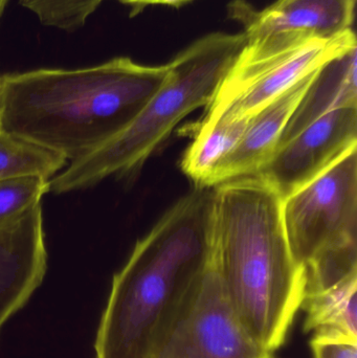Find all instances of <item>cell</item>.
Returning <instances> with one entry per match:
<instances>
[{"instance_id": "obj_1", "label": "cell", "mask_w": 357, "mask_h": 358, "mask_svg": "<svg viewBox=\"0 0 357 358\" xmlns=\"http://www.w3.org/2000/svg\"><path fill=\"white\" fill-rule=\"evenodd\" d=\"M212 263L241 325L272 355L303 304L306 275L289 250L282 199L257 176L214 187Z\"/></svg>"}, {"instance_id": "obj_2", "label": "cell", "mask_w": 357, "mask_h": 358, "mask_svg": "<svg viewBox=\"0 0 357 358\" xmlns=\"http://www.w3.org/2000/svg\"><path fill=\"white\" fill-rule=\"evenodd\" d=\"M214 187L180 198L115 273L94 342L96 358H146L211 263Z\"/></svg>"}, {"instance_id": "obj_3", "label": "cell", "mask_w": 357, "mask_h": 358, "mask_svg": "<svg viewBox=\"0 0 357 358\" xmlns=\"http://www.w3.org/2000/svg\"><path fill=\"white\" fill-rule=\"evenodd\" d=\"M168 66L119 57L77 69L1 76V130L75 161L129 125L165 82Z\"/></svg>"}, {"instance_id": "obj_4", "label": "cell", "mask_w": 357, "mask_h": 358, "mask_svg": "<svg viewBox=\"0 0 357 358\" xmlns=\"http://www.w3.org/2000/svg\"><path fill=\"white\" fill-rule=\"evenodd\" d=\"M245 44L243 33H212L180 52L168 63L163 85L133 121L96 150L69 162L48 181L50 192L71 193L138 172L187 115L211 104Z\"/></svg>"}, {"instance_id": "obj_5", "label": "cell", "mask_w": 357, "mask_h": 358, "mask_svg": "<svg viewBox=\"0 0 357 358\" xmlns=\"http://www.w3.org/2000/svg\"><path fill=\"white\" fill-rule=\"evenodd\" d=\"M282 220L303 269L327 252L357 244V149L283 200Z\"/></svg>"}, {"instance_id": "obj_6", "label": "cell", "mask_w": 357, "mask_h": 358, "mask_svg": "<svg viewBox=\"0 0 357 358\" xmlns=\"http://www.w3.org/2000/svg\"><path fill=\"white\" fill-rule=\"evenodd\" d=\"M354 43L356 33L350 29L335 39L309 40L278 52L249 54L243 48L220 83L203 121L249 119Z\"/></svg>"}, {"instance_id": "obj_7", "label": "cell", "mask_w": 357, "mask_h": 358, "mask_svg": "<svg viewBox=\"0 0 357 358\" xmlns=\"http://www.w3.org/2000/svg\"><path fill=\"white\" fill-rule=\"evenodd\" d=\"M241 325L210 263L180 313L146 358H268Z\"/></svg>"}, {"instance_id": "obj_8", "label": "cell", "mask_w": 357, "mask_h": 358, "mask_svg": "<svg viewBox=\"0 0 357 358\" xmlns=\"http://www.w3.org/2000/svg\"><path fill=\"white\" fill-rule=\"evenodd\" d=\"M356 0H276L257 10L245 0L232 2L230 16L242 24L245 52L265 54L309 40H330L352 29Z\"/></svg>"}, {"instance_id": "obj_9", "label": "cell", "mask_w": 357, "mask_h": 358, "mask_svg": "<svg viewBox=\"0 0 357 358\" xmlns=\"http://www.w3.org/2000/svg\"><path fill=\"white\" fill-rule=\"evenodd\" d=\"M357 149V107L327 113L279 146L253 174L286 199Z\"/></svg>"}, {"instance_id": "obj_10", "label": "cell", "mask_w": 357, "mask_h": 358, "mask_svg": "<svg viewBox=\"0 0 357 358\" xmlns=\"http://www.w3.org/2000/svg\"><path fill=\"white\" fill-rule=\"evenodd\" d=\"M48 269L41 203L0 227V328L29 302Z\"/></svg>"}, {"instance_id": "obj_11", "label": "cell", "mask_w": 357, "mask_h": 358, "mask_svg": "<svg viewBox=\"0 0 357 358\" xmlns=\"http://www.w3.org/2000/svg\"><path fill=\"white\" fill-rule=\"evenodd\" d=\"M316 71L249 117L242 138L216 170L212 187L233 179L253 176L272 157Z\"/></svg>"}, {"instance_id": "obj_12", "label": "cell", "mask_w": 357, "mask_h": 358, "mask_svg": "<svg viewBox=\"0 0 357 358\" xmlns=\"http://www.w3.org/2000/svg\"><path fill=\"white\" fill-rule=\"evenodd\" d=\"M345 107H357L356 43L329 59L316 71L278 147L327 113Z\"/></svg>"}, {"instance_id": "obj_13", "label": "cell", "mask_w": 357, "mask_h": 358, "mask_svg": "<svg viewBox=\"0 0 357 358\" xmlns=\"http://www.w3.org/2000/svg\"><path fill=\"white\" fill-rule=\"evenodd\" d=\"M304 331L314 341L357 344V275L304 298Z\"/></svg>"}, {"instance_id": "obj_14", "label": "cell", "mask_w": 357, "mask_h": 358, "mask_svg": "<svg viewBox=\"0 0 357 358\" xmlns=\"http://www.w3.org/2000/svg\"><path fill=\"white\" fill-rule=\"evenodd\" d=\"M249 120L201 122L182 161V171L196 187H212L216 170L242 138Z\"/></svg>"}, {"instance_id": "obj_15", "label": "cell", "mask_w": 357, "mask_h": 358, "mask_svg": "<svg viewBox=\"0 0 357 358\" xmlns=\"http://www.w3.org/2000/svg\"><path fill=\"white\" fill-rule=\"evenodd\" d=\"M67 164L62 155L0 130V181L24 176L50 180Z\"/></svg>"}, {"instance_id": "obj_16", "label": "cell", "mask_w": 357, "mask_h": 358, "mask_svg": "<svg viewBox=\"0 0 357 358\" xmlns=\"http://www.w3.org/2000/svg\"><path fill=\"white\" fill-rule=\"evenodd\" d=\"M104 0H19L45 27L75 31Z\"/></svg>"}, {"instance_id": "obj_17", "label": "cell", "mask_w": 357, "mask_h": 358, "mask_svg": "<svg viewBox=\"0 0 357 358\" xmlns=\"http://www.w3.org/2000/svg\"><path fill=\"white\" fill-rule=\"evenodd\" d=\"M48 179L24 176L0 181V227L14 222L50 193Z\"/></svg>"}, {"instance_id": "obj_18", "label": "cell", "mask_w": 357, "mask_h": 358, "mask_svg": "<svg viewBox=\"0 0 357 358\" xmlns=\"http://www.w3.org/2000/svg\"><path fill=\"white\" fill-rule=\"evenodd\" d=\"M314 358H357V344L335 341H310Z\"/></svg>"}, {"instance_id": "obj_19", "label": "cell", "mask_w": 357, "mask_h": 358, "mask_svg": "<svg viewBox=\"0 0 357 358\" xmlns=\"http://www.w3.org/2000/svg\"><path fill=\"white\" fill-rule=\"evenodd\" d=\"M119 1L129 6L131 8V16H136L148 6L161 4V6L180 8V6H184L189 2L194 1V0H119Z\"/></svg>"}, {"instance_id": "obj_20", "label": "cell", "mask_w": 357, "mask_h": 358, "mask_svg": "<svg viewBox=\"0 0 357 358\" xmlns=\"http://www.w3.org/2000/svg\"><path fill=\"white\" fill-rule=\"evenodd\" d=\"M1 117H2V83H1V76H0V130H1Z\"/></svg>"}, {"instance_id": "obj_21", "label": "cell", "mask_w": 357, "mask_h": 358, "mask_svg": "<svg viewBox=\"0 0 357 358\" xmlns=\"http://www.w3.org/2000/svg\"><path fill=\"white\" fill-rule=\"evenodd\" d=\"M6 2H8V0H0V18H1L4 8H6Z\"/></svg>"}, {"instance_id": "obj_22", "label": "cell", "mask_w": 357, "mask_h": 358, "mask_svg": "<svg viewBox=\"0 0 357 358\" xmlns=\"http://www.w3.org/2000/svg\"><path fill=\"white\" fill-rule=\"evenodd\" d=\"M268 358H272V355H270V357H268Z\"/></svg>"}, {"instance_id": "obj_23", "label": "cell", "mask_w": 357, "mask_h": 358, "mask_svg": "<svg viewBox=\"0 0 357 358\" xmlns=\"http://www.w3.org/2000/svg\"><path fill=\"white\" fill-rule=\"evenodd\" d=\"M0 330H1V328H0Z\"/></svg>"}]
</instances>
